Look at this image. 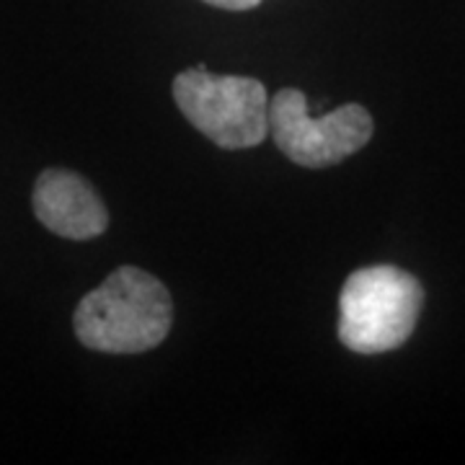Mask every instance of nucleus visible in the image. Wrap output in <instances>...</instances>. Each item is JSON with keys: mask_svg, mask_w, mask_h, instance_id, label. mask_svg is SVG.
Returning <instances> with one entry per match:
<instances>
[{"mask_svg": "<svg viewBox=\"0 0 465 465\" xmlns=\"http://www.w3.org/2000/svg\"><path fill=\"white\" fill-rule=\"evenodd\" d=\"M204 3L225 8V11H249V8H256L262 0H204Z\"/></svg>", "mask_w": 465, "mask_h": 465, "instance_id": "423d86ee", "label": "nucleus"}, {"mask_svg": "<svg viewBox=\"0 0 465 465\" xmlns=\"http://www.w3.org/2000/svg\"><path fill=\"white\" fill-rule=\"evenodd\" d=\"M173 99L192 127L217 148H256L269 134V94L256 78L217 75L197 65L173 78Z\"/></svg>", "mask_w": 465, "mask_h": 465, "instance_id": "7ed1b4c3", "label": "nucleus"}, {"mask_svg": "<svg viewBox=\"0 0 465 465\" xmlns=\"http://www.w3.org/2000/svg\"><path fill=\"white\" fill-rule=\"evenodd\" d=\"M424 305V287L399 266H365L339 295V341L357 354H382L409 341Z\"/></svg>", "mask_w": 465, "mask_h": 465, "instance_id": "f03ea898", "label": "nucleus"}, {"mask_svg": "<svg viewBox=\"0 0 465 465\" xmlns=\"http://www.w3.org/2000/svg\"><path fill=\"white\" fill-rule=\"evenodd\" d=\"M173 302L166 284L137 266H119L75 308L81 344L106 354H140L171 331Z\"/></svg>", "mask_w": 465, "mask_h": 465, "instance_id": "f257e3e1", "label": "nucleus"}, {"mask_svg": "<svg viewBox=\"0 0 465 465\" xmlns=\"http://www.w3.org/2000/svg\"><path fill=\"white\" fill-rule=\"evenodd\" d=\"M269 133L292 163L326 168L365 148L375 122L362 104H344L329 114L311 116L305 94L282 88L269 99Z\"/></svg>", "mask_w": 465, "mask_h": 465, "instance_id": "20e7f679", "label": "nucleus"}, {"mask_svg": "<svg viewBox=\"0 0 465 465\" xmlns=\"http://www.w3.org/2000/svg\"><path fill=\"white\" fill-rule=\"evenodd\" d=\"M34 215L54 235L67 241H91L109 228L106 204L81 173L47 168L34 183Z\"/></svg>", "mask_w": 465, "mask_h": 465, "instance_id": "39448f33", "label": "nucleus"}]
</instances>
